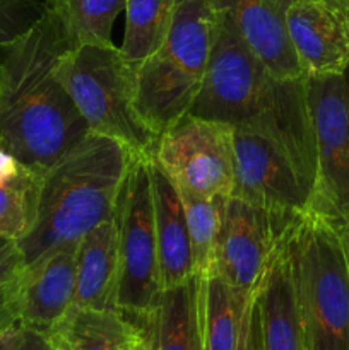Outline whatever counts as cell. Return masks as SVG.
I'll use <instances>...</instances> for the list:
<instances>
[{
	"instance_id": "obj_2",
	"label": "cell",
	"mask_w": 349,
	"mask_h": 350,
	"mask_svg": "<svg viewBox=\"0 0 349 350\" xmlns=\"http://www.w3.org/2000/svg\"><path fill=\"white\" fill-rule=\"evenodd\" d=\"M218 14V36L188 115L270 133L315 173L317 150L307 77H274L250 51L228 16Z\"/></svg>"
},
{
	"instance_id": "obj_7",
	"label": "cell",
	"mask_w": 349,
	"mask_h": 350,
	"mask_svg": "<svg viewBox=\"0 0 349 350\" xmlns=\"http://www.w3.org/2000/svg\"><path fill=\"white\" fill-rule=\"evenodd\" d=\"M149 157H133L116 205L120 246L118 310L135 321L147 320L157 313L164 291L154 229Z\"/></svg>"
},
{
	"instance_id": "obj_19",
	"label": "cell",
	"mask_w": 349,
	"mask_h": 350,
	"mask_svg": "<svg viewBox=\"0 0 349 350\" xmlns=\"http://www.w3.org/2000/svg\"><path fill=\"white\" fill-rule=\"evenodd\" d=\"M157 350H205L202 332V277L163 291L156 317Z\"/></svg>"
},
{
	"instance_id": "obj_4",
	"label": "cell",
	"mask_w": 349,
	"mask_h": 350,
	"mask_svg": "<svg viewBox=\"0 0 349 350\" xmlns=\"http://www.w3.org/2000/svg\"><path fill=\"white\" fill-rule=\"evenodd\" d=\"M286 246L307 350H349V273L335 226L305 212Z\"/></svg>"
},
{
	"instance_id": "obj_37",
	"label": "cell",
	"mask_w": 349,
	"mask_h": 350,
	"mask_svg": "<svg viewBox=\"0 0 349 350\" xmlns=\"http://www.w3.org/2000/svg\"><path fill=\"white\" fill-rule=\"evenodd\" d=\"M53 350H57V349H53Z\"/></svg>"
},
{
	"instance_id": "obj_24",
	"label": "cell",
	"mask_w": 349,
	"mask_h": 350,
	"mask_svg": "<svg viewBox=\"0 0 349 350\" xmlns=\"http://www.w3.org/2000/svg\"><path fill=\"white\" fill-rule=\"evenodd\" d=\"M40 188L41 174L26 166L0 185V238L21 241L29 234L38 217Z\"/></svg>"
},
{
	"instance_id": "obj_16",
	"label": "cell",
	"mask_w": 349,
	"mask_h": 350,
	"mask_svg": "<svg viewBox=\"0 0 349 350\" xmlns=\"http://www.w3.org/2000/svg\"><path fill=\"white\" fill-rule=\"evenodd\" d=\"M120 246L116 211L79 239L74 306L118 310ZM120 311V310H118Z\"/></svg>"
},
{
	"instance_id": "obj_22",
	"label": "cell",
	"mask_w": 349,
	"mask_h": 350,
	"mask_svg": "<svg viewBox=\"0 0 349 350\" xmlns=\"http://www.w3.org/2000/svg\"><path fill=\"white\" fill-rule=\"evenodd\" d=\"M248 299L231 289L216 273L202 277V332L205 350L236 349Z\"/></svg>"
},
{
	"instance_id": "obj_28",
	"label": "cell",
	"mask_w": 349,
	"mask_h": 350,
	"mask_svg": "<svg viewBox=\"0 0 349 350\" xmlns=\"http://www.w3.org/2000/svg\"><path fill=\"white\" fill-rule=\"evenodd\" d=\"M156 317L157 313L147 318V320H142V330H140V337L133 350H157Z\"/></svg>"
},
{
	"instance_id": "obj_12",
	"label": "cell",
	"mask_w": 349,
	"mask_h": 350,
	"mask_svg": "<svg viewBox=\"0 0 349 350\" xmlns=\"http://www.w3.org/2000/svg\"><path fill=\"white\" fill-rule=\"evenodd\" d=\"M284 21L305 77L344 74L349 67V19L339 7L325 0H293Z\"/></svg>"
},
{
	"instance_id": "obj_20",
	"label": "cell",
	"mask_w": 349,
	"mask_h": 350,
	"mask_svg": "<svg viewBox=\"0 0 349 350\" xmlns=\"http://www.w3.org/2000/svg\"><path fill=\"white\" fill-rule=\"evenodd\" d=\"M127 0H44L68 48L112 46L113 23Z\"/></svg>"
},
{
	"instance_id": "obj_23",
	"label": "cell",
	"mask_w": 349,
	"mask_h": 350,
	"mask_svg": "<svg viewBox=\"0 0 349 350\" xmlns=\"http://www.w3.org/2000/svg\"><path fill=\"white\" fill-rule=\"evenodd\" d=\"M178 193L181 197L185 217H187L194 272L197 275L205 277L212 272V267H214L226 202L229 197L207 198L180 190Z\"/></svg>"
},
{
	"instance_id": "obj_9",
	"label": "cell",
	"mask_w": 349,
	"mask_h": 350,
	"mask_svg": "<svg viewBox=\"0 0 349 350\" xmlns=\"http://www.w3.org/2000/svg\"><path fill=\"white\" fill-rule=\"evenodd\" d=\"M235 126L185 115L159 135L153 161L180 191L231 197L235 181Z\"/></svg>"
},
{
	"instance_id": "obj_3",
	"label": "cell",
	"mask_w": 349,
	"mask_h": 350,
	"mask_svg": "<svg viewBox=\"0 0 349 350\" xmlns=\"http://www.w3.org/2000/svg\"><path fill=\"white\" fill-rule=\"evenodd\" d=\"M133 157L118 140L89 133L41 174L36 222L19 241L27 263L112 217Z\"/></svg>"
},
{
	"instance_id": "obj_39",
	"label": "cell",
	"mask_w": 349,
	"mask_h": 350,
	"mask_svg": "<svg viewBox=\"0 0 349 350\" xmlns=\"http://www.w3.org/2000/svg\"><path fill=\"white\" fill-rule=\"evenodd\" d=\"M348 19H349V17H348Z\"/></svg>"
},
{
	"instance_id": "obj_25",
	"label": "cell",
	"mask_w": 349,
	"mask_h": 350,
	"mask_svg": "<svg viewBox=\"0 0 349 350\" xmlns=\"http://www.w3.org/2000/svg\"><path fill=\"white\" fill-rule=\"evenodd\" d=\"M27 267L19 241L0 238V334L21 323Z\"/></svg>"
},
{
	"instance_id": "obj_26",
	"label": "cell",
	"mask_w": 349,
	"mask_h": 350,
	"mask_svg": "<svg viewBox=\"0 0 349 350\" xmlns=\"http://www.w3.org/2000/svg\"><path fill=\"white\" fill-rule=\"evenodd\" d=\"M44 12V0H0V50L26 34Z\"/></svg>"
},
{
	"instance_id": "obj_6",
	"label": "cell",
	"mask_w": 349,
	"mask_h": 350,
	"mask_svg": "<svg viewBox=\"0 0 349 350\" xmlns=\"http://www.w3.org/2000/svg\"><path fill=\"white\" fill-rule=\"evenodd\" d=\"M55 72L89 133L118 140L135 156H153L159 137L137 108L135 70L115 44L65 48Z\"/></svg>"
},
{
	"instance_id": "obj_1",
	"label": "cell",
	"mask_w": 349,
	"mask_h": 350,
	"mask_svg": "<svg viewBox=\"0 0 349 350\" xmlns=\"http://www.w3.org/2000/svg\"><path fill=\"white\" fill-rule=\"evenodd\" d=\"M68 48L57 19L44 5L41 19L0 50L7 82L0 99V140L5 149L43 174L89 135L84 118L57 77V60Z\"/></svg>"
},
{
	"instance_id": "obj_36",
	"label": "cell",
	"mask_w": 349,
	"mask_h": 350,
	"mask_svg": "<svg viewBox=\"0 0 349 350\" xmlns=\"http://www.w3.org/2000/svg\"><path fill=\"white\" fill-rule=\"evenodd\" d=\"M342 12H344V14H346V16H348V17H349V0H348V5H346V9H344V10H342Z\"/></svg>"
},
{
	"instance_id": "obj_11",
	"label": "cell",
	"mask_w": 349,
	"mask_h": 350,
	"mask_svg": "<svg viewBox=\"0 0 349 350\" xmlns=\"http://www.w3.org/2000/svg\"><path fill=\"white\" fill-rule=\"evenodd\" d=\"M294 221L276 217L229 197L211 273L221 277L238 294L250 297L259 286L274 250Z\"/></svg>"
},
{
	"instance_id": "obj_38",
	"label": "cell",
	"mask_w": 349,
	"mask_h": 350,
	"mask_svg": "<svg viewBox=\"0 0 349 350\" xmlns=\"http://www.w3.org/2000/svg\"><path fill=\"white\" fill-rule=\"evenodd\" d=\"M0 142H2V140H0Z\"/></svg>"
},
{
	"instance_id": "obj_34",
	"label": "cell",
	"mask_w": 349,
	"mask_h": 350,
	"mask_svg": "<svg viewBox=\"0 0 349 350\" xmlns=\"http://www.w3.org/2000/svg\"><path fill=\"white\" fill-rule=\"evenodd\" d=\"M286 2L289 3V2H293V0H286ZM325 2L332 3V5H335V7H339L341 10H344L346 5H348V0H325Z\"/></svg>"
},
{
	"instance_id": "obj_10",
	"label": "cell",
	"mask_w": 349,
	"mask_h": 350,
	"mask_svg": "<svg viewBox=\"0 0 349 350\" xmlns=\"http://www.w3.org/2000/svg\"><path fill=\"white\" fill-rule=\"evenodd\" d=\"M317 150L308 211L331 222L349 221V92L342 75L307 77Z\"/></svg>"
},
{
	"instance_id": "obj_5",
	"label": "cell",
	"mask_w": 349,
	"mask_h": 350,
	"mask_svg": "<svg viewBox=\"0 0 349 350\" xmlns=\"http://www.w3.org/2000/svg\"><path fill=\"white\" fill-rule=\"evenodd\" d=\"M218 26L211 0H177L166 40L137 68V108L157 137L188 115L197 99Z\"/></svg>"
},
{
	"instance_id": "obj_8",
	"label": "cell",
	"mask_w": 349,
	"mask_h": 350,
	"mask_svg": "<svg viewBox=\"0 0 349 350\" xmlns=\"http://www.w3.org/2000/svg\"><path fill=\"white\" fill-rule=\"evenodd\" d=\"M231 197L294 221L310 208L315 173L277 137L253 126H235Z\"/></svg>"
},
{
	"instance_id": "obj_14",
	"label": "cell",
	"mask_w": 349,
	"mask_h": 350,
	"mask_svg": "<svg viewBox=\"0 0 349 350\" xmlns=\"http://www.w3.org/2000/svg\"><path fill=\"white\" fill-rule=\"evenodd\" d=\"M228 16L253 55L277 79L305 77L298 67L286 31V0H211Z\"/></svg>"
},
{
	"instance_id": "obj_33",
	"label": "cell",
	"mask_w": 349,
	"mask_h": 350,
	"mask_svg": "<svg viewBox=\"0 0 349 350\" xmlns=\"http://www.w3.org/2000/svg\"><path fill=\"white\" fill-rule=\"evenodd\" d=\"M5 82H7V74H5V67L0 62V99H2L3 89H5Z\"/></svg>"
},
{
	"instance_id": "obj_29",
	"label": "cell",
	"mask_w": 349,
	"mask_h": 350,
	"mask_svg": "<svg viewBox=\"0 0 349 350\" xmlns=\"http://www.w3.org/2000/svg\"><path fill=\"white\" fill-rule=\"evenodd\" d=\"M23 167V164H21L19 161L5 149V146L0 142V185L12 180L14 176H17Z\"/></svg>"
},
{
	"instance_id": "obj_32",
	"label": "cell",
	"mask_w": 349,
	"mask_h": 350,
	"mask_svg": "<svg viewBox=\"0 0 349 350\" xmlns=\"http://www.w3.org/2000/svg\"><path fill=\"white\" fill-rule=\"evenodd\" d=\"M332 224H334V222H332ZM334 226H335V229H337L339 239H341L342 252H344L346 265H348V273H349V221L337 222V224H334Z\"/></svg>"
},
{
	"instance_id": "obj_31",
	"label": "cell",
	"mask_w": 349,
	"mask_h": 350,
	"mask_svg": "<svg viewBox=\"0 0 349 350\" xmlns=\"http://www.w3.org/2000/svg\"><path fill=\"white\" fill-rule=\"evenodd\" d=\"M24 328L21 325L9 328L0 334V350H17L23 340Z\"/></svg>"
},
{
	"instance_id": "obj_17",
	"label": "cell",
	"mask_w": 349,
	"mask_h": 350,
	"mask_svg": "<svg viewBox=\"0 0 349 350\" xmlns=\"http://www.w3.org/2000/svg\"><path fill=\"white\" fill-rule=\"evenodd\" d=\"M157 256L163 289L178 286L194 275L187 217L177 187L149 157Z\"/></svg>"
},
{
	"instance_id": "obj_27",
	"label": "cell",
	"mask_w": 349,
	"mask_h": 350,
	"mask_svg": "<svg viewBox=\"0 0 349 350\" xmlns=\"http://www.w3.org/2000/svg\"><path fill=\"white\" fill-rule=\"evenodd\" d=\"M259 287V286H257ZM235 350H263L262 342V327H260V311L259 299H257V289L250 296L246 303L245 313H243L242 327H240L238 342Z\"/></svg>"
},
{
	"instance_id": "obj_15",
	"label": "cell",
	"mask_w": 349,
	"mask_h": 350,
	"mask_svg": "<svg viewBox=\"0 0 349 350\" xmlns=\"http://www.w3.org/2000/svg\"><path fill=\"white\" fill-rule=\"evenodd\" d=\"M257 299L263 350H307L294 296L286 232L274 250L260 279Z\"/></svg>"
},
{
	"instance_id": "obj_18",
	"label": "cell",
	"mask_w": 349,
	"mask_h": 350,
	"mask_svg": "<svg viewBox=\"0 0 349 350\" xmlns=\"http://www.w3.org/2000/svg\"><path fill=\"white\" fill-rule=\"evenodd\" d=\"M140 330L142 320L118 310L72 308L47 338L57 350H133Z\"/></svg>"
},
{
	"instance_id": "obj_21",
	"label": "cell",
	"mask_w": 349,
	"mask_h": 350,
	"mask_svg": "<svg viewBox=\"0 0 349 350\" xmlns=\"http://www.w3.org/2000/svg\"><path fill=\"white\" fill-rule=\"evenodd\" d=\"M174 7L177 0H127L125 34L118 50L135 72L166 40Z\"/></svg>"
},
{
	"instance_id": "obj_13",
	"label": "cell",
	"mask_w": 349,
	"mask_h": 350,
	"mask_svg": "<svg viewBox=\"0 0 349 350\" xmlns=\"http://www.w3.org/2000/svg\"><path fill=\"white\" fill-rule=\"evenodd\" d=\"M79 241L50 250L27 267L21 327L47 337L74 306Z\"/></svg>"
},
{
	"instance_id": "obj_35",
	"label": "cell",
	"mask_w": 349,
	"mask_h": 350,
	"mask_svg": "<svg viewBox=\"0 0 349 350\" xmlns=\"http://www.w3.org/2000/svg\"><path fill=\"white\" fill-rule=\"evenodd\" d=\"M342 77H344V82H346V85H348V92H349V67L346 68L344 74H342Z\"/></svg>"
},
{
	"instance_id": "obj_30",
	"label": "cell",
	"mask_w": 349,
	"mask_h": 350,
	"mask_svg": "<svg viewBox=\"0 0 349 350\" xmlns=\"http://www.w3.org/2000/svg\"><path fill=\"white\" fill-rule=\"evenodd\" d=\"M17 350H53V347H51V344L44 335L31 330H24L23 340H21V345Z\"/></svg>"
}]
</instances>
